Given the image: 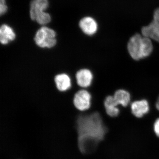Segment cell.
Masks as SVG:
<instances>
[{"instance_id": "10", "label": "cell", "mask_w": 159, "mask_h": 159, "mask_svg": "<svg viewBox=\"0 0 159 159\" xmlns=\"http://www.w3.org/2000/svg\"><path fill=\"white\" fill-rule=\"evenodd\" d=\"M15 32L8 25H2L0 28V43L2 45L6 46L14 41L16 39Z\"/></svg>"}, {"instance_id": "13", "label": "cell", "mask_w": 159, "mask_h": 159, "mask_svg": "<svg viewBox=\"0 0 159 159\" xmlns=\"http://www.w3.org/2000/svg\"><path fill=\"white\" fill-rule=\"evenodd\" d=\"M113 96L117 104L123 107H127L130 103L131 94L129 92L124 89H118L114 92Z\"/></svg>"}, {"instance_id": "16", "label": "cell", "mask_w": 159, "mask_h": 159, "mask_svg": "<svg viewBox=\"0 0 159 159\" xmlns=\"http://www.w3.org/2000/svg\"><path fill=\"white\" fill-rule=\"evenodd\" d=\"M153 129L155 133L159 138V118H157L154 123Z\"/></svg>"}, {"instance_id": "12", "label": "cell", "mask_w": 159, "mask_h": 159, "mask_svg": "<svg viewBox=\"0 0 159 159\" xmlns=\"http://www.w3.org/2000/svg\"><path fill=\"white\" fill-rule=\"evenodd\" d=\"M48 7V0H32L30 5V17L35 20L38 15L44 11Z\"/></svg>"}, {"instance_id": "2", "label": "cell", "mask_w": 159, "mask_h": 159, "mask_svg": "<svg viewBox=\"0 0 159 159\" xmlns=\"http://www.w3.org/2000/svg\"><path fill=\"white\" fill-rule=\"evenodd\" d=\"M33 39L35 44L40 48L52 49L57 44L56 31L46 26H43L37 30Z\"/></svg>"}, {"instance_id": "11", "label": "cell", "mask_w": 159, "mask_h": 159, "mask_svg": "<svg viewBox=\"0 0 159 159\" xmlns=\"http://www.w3.org/2000/svg\"><path fill=\"white\" fill-rule=\"evenodd\" d=\"M103 106L107 114L111 117H116L120 113L119 105L114 99L113 95H108L103 100Z\"/></svg>"}, {"instance_id": "8", "label": "cell", "mask_w": 159, "mask_h": 159, "mask_svg": "<svg viewBox=\"0 0 159 159\" xmlns=\"http://www.w3.org/2000/svg\"><path fill=\"white\" fill-rule=\"evenodd\" d=\"M54 82L57 90L61 93L67 92L72 87V80L69 74L61 73L54 77Z\"/></svg>"}, {"instance_id": "7", "label": "cell", "mask_w": 159, "mask_h": 159, "mask_svg": "<svg viewBox=\"0 0 159 159\" xmlns=\"http://www.w3.org/2000/svg\"><path fill=\"white\" fill-rule=\"evenodd\" d=\"M132 114L137 118H141L148 113L150 110L149 102L146 99L135 100L130 104Z\"/></svg>"}, {"instance_id": "9", "label": "cell", "mask_w": 159, "mask_h": 159, "mask_svg": "<svg viewBox=\"0 0 159 159\" xmlns=\"http://www.w3.org/2000/svg\"><path fill=\"white\" fill-rule=\"evenodd\" d=\"M79 25L82 32L89 36L94 35L98 30L97 22L92 17L83 18L80 21Z\"/></svg>"}, {"instance_id": "6", "label": "cell", "mask_w": 159, "mask_h": 159, "mask_svg": "<svg viewBox=\"0 0 159 159\" xmlns=\"http://www.w3.org/2000/svg\"><path fill=\"white\" fill-rule=\"evenodd\" d=\"M77 85L82 89H88L93 84L94 74L90 69L82 68L78 70L75 74Z\"/></svg>"}, {"instance_id": "14", "label": "cell", "mask_w": 159, "mask_h": 159, "mask_svg": "<svg viewBox=\"0 0 159 159\" xmlns=\"http://www.w3.org/2000/svg\"><path fill=\"white\" fill-rule=\"evenodd\" d=\"M35 20L39 25H45L51 22V17L48 13L43 11L37 16Z\"/></svg>"}, {"instance_id": "4", "label": "cell", "mask_w": 159, "mask_h": 159, "mask_svg": "<svg viewBox=\"0 0 159 159\" xmlns=\"http://www.w3.org/2000/svg\"><path fill=\"white\" fill-rule=\"evenodd\" d=\"M93 96L86 89H80L76 92L73 98L75 108L80 111L88 110L92 107Z\"/></svg>"}, {"instance_id": "3", "label": "cell", "mask_w": 159, "mask_h": 159, "mask_svg": "<svg viewBox=\"0 0 159 159\" xmlns=\"http://www.w3.org/2000/svg\"><path fill=\"white\" fill-rule=\"evenodd\" d=\"M143 36L136 33L130 38L127 42V52L133 60L139 61L142 59Z\"/></svg>"}, {"instance_id": "1", "label": "cell", "mask_w": 159, "mask_h": 159, "mask_svg": "<svg viewBox=\"0 0 159 159\" xmlns=\"http://www.w3.org/2000/svg\"><path fill=\"white\" fill-rule=\"evenodd\" d=\"M78 134V147L83 153L90 152L104 139L107 128L98 112L80 114L76 121Z\"/></svg>"}, {"instance_id": "15", "label": "cell", "mask_w": 159, "mask_h": 159, "mask_svg": "<svg viewBox=\"0 0 159 159\" xmlns=\"http://www.w3.org/2000/svg\"><path fill=\"white\" fill-rule=\"evenodd\" d=\"M7 6L6 4L5 0H0V14L1 15L5 14L7 11Z\"/></svg>"}, {"instance_id": "5", "label": "cell", "mask_w": 159, "mask_h": 159, "mask_svg": "<svg viewBox=\"0 0 159 159\" xmlns=\"http://www.w3.org/2000/svg\"><path fill=\"white\" fill-rule=\"evenodd\" d=\"M141 31L143 36L159 43V8L155 11L152 21L148 25L142 27Z\"/></svg>"}]
</instances>
